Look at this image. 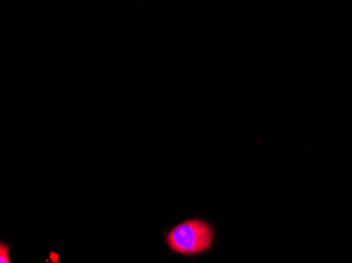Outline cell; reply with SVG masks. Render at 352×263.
Listing matches in <instances>:
<instances>
[{
  "instance_id": "obj_1",
  "label": "cell",
  "mask_w": 352,
  "mask_h": 263,
  "mask_svg": "<svg viewBox=\"0 0 352 263\" xmlns=\"http://www.w3.org/2000/svg\"><path fill=\"white\" fill-rule=\"evenodd\" d=\"M214 233L212 227L201 219H190L175 225L166 237L167 244L179 254L197 255L212 247Z\"/></svg>"
},
{
  "instance_id": "obj_2",
  "label": "cell",
  "mask_w": 352,
  "mask_h": 263,
  "mask_svg": "<svg viewBox=\"0 0 352 263\" xmlns=\"http://www.w3.org/2000/svg\"><path fill=\"white\" fill-rule=\"evenodd\" d=\"M0 247V263H11L9 258V247L5 243H1Z\"/></svg>"
}]
</instances>
